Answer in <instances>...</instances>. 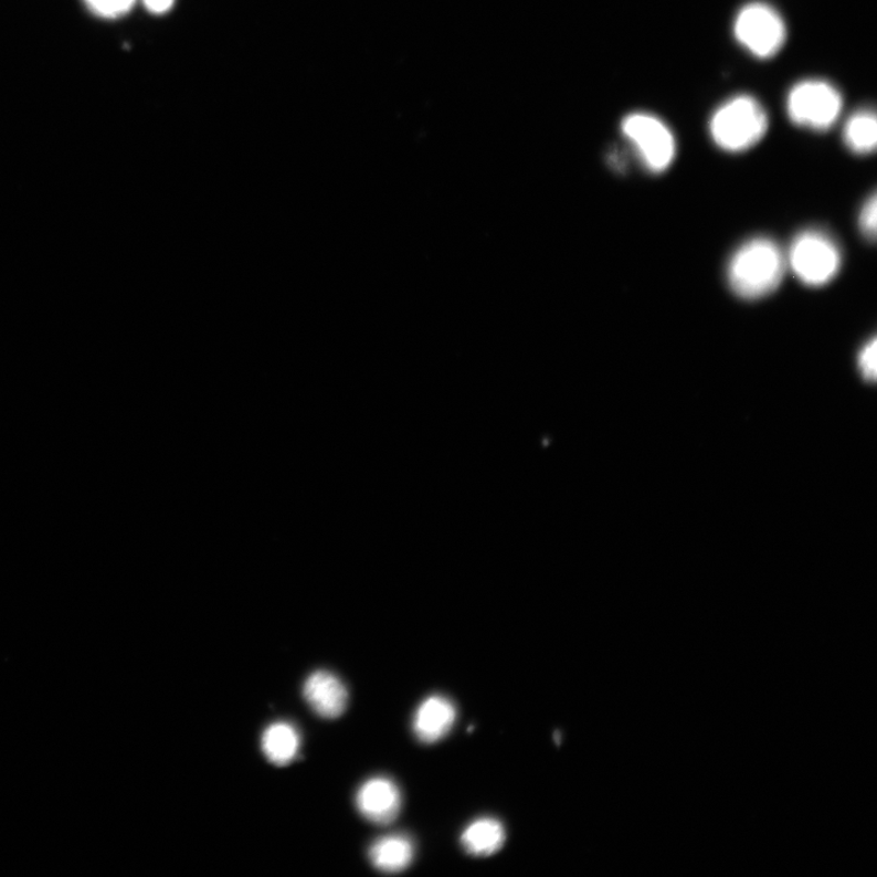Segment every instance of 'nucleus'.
<instances>
[{"label": "nucleus", "instance_id": "nucleus-1", "mask_svg": "<svg viewBox=\"0 0 877 877\" xmlns=\"http://www.w3.org/2000/svg\"><path fill=\"white\" fill-rule=\"evenodd\" d=\"M786 266V256L775 242L754 239L732 255L728 265V282L740 298L762 299L779 288Z\"/></svg>", "mask_w": 877, "mask_h": 877}, {"label": "nucleus", "instance_id": "nucleus-2", "mask_svg": "<svg viewBox=\"0 0 877 877\" xmlns=\"http://www.w3.org/2000/svg\"><path fill=\"white\" fill-rule=\"evenodd\" d=\"M769 116L762 103L749 94H739L710 116L709 134L716 146L728 152L750 150L765 137Z\"/></svg>", "mask_w": 877, "mask_h": 877}, {"label": "nucleus", "instance_id": "nucleus-3", "mask_svg": "<svg viewBox=\"0 0 877 877\" xmlns=\"http://www.w3.org/2000/svg\"><path fill=\"white\" fill-rule=\"evenodd\" d=\"M843 109V94L825 80H803L791 88L786 98L790 120L815 133L832 128Z\"/></svg>", "mask_w": 877, "mask_h": 877}, {"label": "nucleus", "instance_id": "nucleus-4", "mask_svg": "<svg viewBox=\"0 0 877 877\" xmlns=\"http://www.w3.org/2000/svg\"><path fill=\"white\" fill-rule=\"evenodd\" d=\"M621 129L647 171L662 173L670 168L677 157V139L662 118L635 112L623 118Z\"/></svg>", "mask_w": 877, "mask_h": 877}, {"label": "nucleus", "instance_id": "nucleus-5", "mask_svg": "<svg viewBox=\"0 0 877 877\" xmlns=\"http://www.w3.org/2000/svg\"><path fill=\"white\" fill-rule=\"evenodd\" d=\"M786 264L802 283L810 287H822L837 276L843 265V254L832 236L810 230L793 240Z\"/></svg>", "mask_w": 877, "mask_h": 877}, {"label": "nucleus", "instance_id": "nucleus-6", "mask_svg": "<svg viewBox=\"0 0 877 877\" xmlns=\"http://www.w3.org/2000/svg\"><path fill=\"white\" fill-rule=\"evenodd\" d=\"M735 40L758 59L774 57L788 40V27L779 11L765 2L743 6L733 19Z\"/></svg>", "mask_w": 877, "mask_h": 877}, {"label": "nucleus", "instance_id": "nucleus-7", "mask_svg": "<svg viewBox=\"0 0 877 877\" xmlns=\"http://www.w3.org/2000/svg\"><path fill=\"white\" fill-rule=\"evenodd\" d=\"M355 803L364 820L377 825H389L400 814L402 796L395 781L376 776L363 782Z\"/></svg>", "mask_w": 877, "mask_h": 877}, {"label": "nucleus", "instance_id": "nucleus-8", "mask_svg": "<svg viewBox=\"0 0 877 877\" xmlns=\"http://www.w3.org/2000/svg\"><path fill=\"white\" fill-rule=\"evenodd\" d=\"M456 718L457 709L452 699L443 695L426 697L413 716L414 737L426 744L442 741L453 730Z\"/></svg>", "mask_w": 877, "mask_h": 877}, {"label": "nucleus", "instance_id": "nucleus-9", "mask_svg": "<svg viewBox=\"0 0 877 877\" xmlns=\"http://www.w3.org/2000/svg\"><path fill=\"white\" fill-rule=\"evenodd\" d=\"M304 698L314 712L325 719L340 717L348 707L346 685L334 673L318 670L304 684Z\"/></svg>", "mask_w": 877, "mask_h": 877}, {"label": "nucleus", "instance_id": "nucleus-10", "mask_svg": "<svg viewBox=\"0 0 877 877\" xmlns=\"http://www.w3.org/2000/svg\"><path fill=\"white\" fill-rule=\"evenodd\" d=\"M416 855L413 841L405 834L388 835L374 841L369 857L376 869L387 874L406 870Z\"/></svg>", "mask_w": 877, "mask_h": 877}, {"label": "nucleus", "instance_id": "nucleus-11", "mask_svg": "<svg viewBox=\"0 0 877 877\" xmlns=\"http://www.w3.org/2000/svg\"><path fill=\"white\" fill-rule=\"evenodd\" d=\"M506 843V830L495 817L472 822L461 835V845L473 857L496 855Z\"/></svg>", "mask_w": 877, "mask_h": 877}, {"label": "nucleus", "instance_id": "nucleus-12", "mask_svg": "<svg viewBox=\"0 0 877 877\" xmlns=\"http://www.w3.org/2000/svg\"><path fill=\"white\" fill-rule=\"evenodd\" d=\"M302 738L290 722L278 721L267 727L261 739V748L267 760L275 765H287L299 753Z\"/></svg>", "mask_w": 877, "mask_h": 877}, {"label": "nucleus", "instance_id": "nucleus-13", "mask_svg": "<svg viewBox=\"0 0 877 877\" xmlns=\"http://www.w3.org/2000/svg\"><path fill=\"white\" fill-rule=\"evenodd\" d=\"M846 147L857 156H869L877 146V120L871 109L853 114L844 127Z\"/></svg>", "mask_w": 877, "mask_h": 877}, {"label": "nucleus", "instance_id": "nucleus-14", "mask_svg": "<svg viewBox=\"0 0 877 877\" xmlns=\"http://www.w3.org/2000/svg\"><path fill=\"white\" fill-rule=\"evenodd\" d=\"M91 13L94 15L114 20L120 19L129 13L136 4V0H83Z\"/></svg>", "mask_w": 877, "mask_h": 877}, {"label": "nucleus", "instance_id": "nucleus-15", "mask_svg": "<svg viewBox=\"0 0 877 877\" xmlns=\"http://www.w3.org/2000/svg\"><path fill=\"white\" fill-rule=\"evenodd\" d=\"M876 355H877V340L873 337L868 342H865V346L859 350L858 355V369L864 378V381L873 383L876 381V373H877V364H876Z\"/></svg>", "mask_w": 877, "mask_h": 877}, {"label": "nucleus", "instance_id": "nucleus-16", "mask_svg": "<svg viewBox=\"0 0 877 877\" xmlns=\"http://www.w3.org/2000/svg\"><path fill=\"white\" fill-rule=\"evenodd\" d=\"M876 226H877V200L876 194L874 193L865 204L863 205L860 213H859V229L862 234L870 242H875L876 240Z\"/></svg>", "mask_w": 877, "mask_h": 877}, {"label": "nucleus", "instance_id": "nucleus-17", "mask_svg": "<svg viewBox=\"0 0 877 877\" xmlns=\"http://www.w3.org/2000/svg\"><path fill=\"white\" fill-rule=\"evenodd\" d=\"M144 4L150 13L162 15L173 8L175 0H144Z\"/></svg>", "mask_w": 877, "mask_h": 877}]
</instances>
